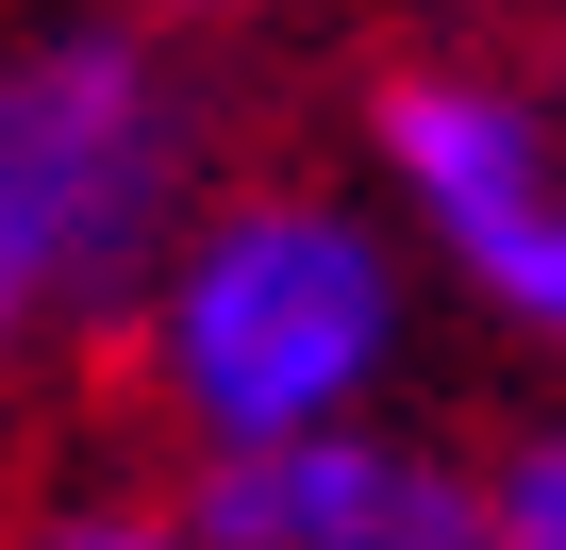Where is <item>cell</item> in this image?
<instances>
[{
  "label": "cell",
  "mask_w": 566,
  "mask_h": 550,
  "mask_svg": "<svg viewBox=\"0 0 566 550\" xmlns=\"http://www.w3.org/2000/svg\"><path fill=\"white\" fill-rule=\"evenodd\" d=\"M167 367H184V401L217 417V450L334 417V401L384 367V250H367L350 217H317V200H266V217L200 234L184 301H167Z\"/></svg>",
  "instance_id": "cell-1"
},
{
  "label": "cell",
  "mask_w": 566,
  "mask_h": 550,
  "mask_svg": "<svg viewBox=\"0 0 566 550\" xmlns=\"http://www.w3.org/2000/svg\"><path fill=\"white\" fill-rule=\"evenodd\" d=\"M150 200V84L134 51L67 34L34 68H0V334H18L67 267H101Z\"/></svg>",
  "instance_id": "cell-2"
},
{
  "label": "cell",
  "mask_w": 566,
  "mask_h": 550,
  "mask_svg": "<svg viewBox=\"0 0 566 550\" xmlns=\"http://www.w3.org/2000/svg\"><path fill=\"white\" fill-rule=\"evenodd\" d=\"M200 550H500V533H483V500H467L450 467L301 417V434H233V450H217Z\"/></svg>",
  "instance_id": "cell-3"
},
{
  "label": "cell",
  "mask_w": 566,
  "mask_h": 550,
  "mask_svg": "<svg viewBox=\"0 0 566 550\" xmlns=\"http://www.w3.org/2000/svg\"><path fill=\"white\" fill-rule=\"evenodd\" d=\"M384 151H400V184H417L450 234H483V217L533 200V134H516V101H483V84H400V101H384Z\"/></svg>",
  "instance_id": "cell-4"
},
{
  "label": "cell",
  "mask_w": 566,
  "mask_h": 550,
  "mask_svg": "<svg viewBox=\"0 0 566 550\" xmlns=\"http://www.w3.org/2000/svg\"><path fill=\"white\" fill-rule=\"evenodd\" d=\"M467 267H483L516 318H549V334H566V200H516V217H483V234H467Z\"/></svg>",
  "instance_id": "cell-5"
},
{
  "label": "cell",
  "mask_w": 566,
  "mask_h": 550,
  "mask_svg": "<svg viewBox=\"0 0 566 550\" xmlns=\"http://www.w3.org/2000/svg\"><path fill=\"white\" fill-rule=\"evenodd\" d=\"M483 533H500V550H566V434H549V450H516V484L483 500Z\"/></svg>",
  "instance_id": "cell-6"
},
{
  "label": "cell",
  "mask_w": 566,
  "mask_h": 550,
  "mask_svg": "<svg viewBox=\"0 0 566 550\" xmlns=\"http://www.w3.org/2000/svg\"><path fill=\"white\" fill-rule=\"evenodd\" d=\"M67 550H200V533H67Z\"/></svg>",
  "instance_id": "cell-7"
}]
</instances>
